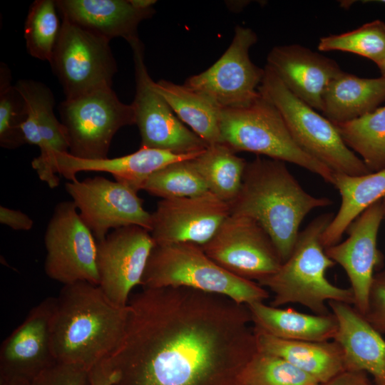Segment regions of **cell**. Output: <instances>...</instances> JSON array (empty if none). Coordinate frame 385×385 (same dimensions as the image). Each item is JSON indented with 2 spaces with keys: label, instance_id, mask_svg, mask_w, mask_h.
Instances as JSON below:
<instances>
[{
  "label": "cell",
  "instance_id": "1",
  "mask_svg": "<svg viewBox=\"0 0 385 385\" xmlns=\"http://www.w3.org/2000/svg\"><path fill=\"white\" fill-rule=\"evenodd\" d=\"M123 337L108 357L113 385H216L240 379L257 351L246 304L177 287L130 296Z\"/></svg>",
  "mask_w": 385,
  "mask_h": 385
},
{
  "label": "cell",
  "instance_id": "2",
  "mask_svg": "<svg viewBox=\"0 0 385 385\" xmlns=\"http://www.w3.org/2000/svg\"><path fill=\"white\" fill-rule=\"evenodd\" d=\"M128 315V305L113 302L99 285L88 282L64 284L56 297L52 319L56 361L89 370L118 346Z\"/></svg>",
  "mask_w": 385,
  "mask_h": 385
},
{
  "label": "cell",
  "instance_id": "3",
  "mask_svg": "<svg viewBox=\"0 0 385 385\" xmlns=\"http://www.w3.org/2000/svg\"><path fill=\"white\" fill-rule=\"evenodd\" d=\"M332 203L307 192L284 162L257 157L247 163L240 190L229 205L230 214L249 217L264 228L283 263L293 251L304 217Z\"/></svg>",
  "mask_w": 385,
  "mask_h": 385
},
{
  "label": "cell",
  "instance_id": "4",
  "mask_svg": "<svg viewBox=\"0 0 385 385\" xmlns=\"http://www.w3.org/2000/svg\"><path fill=\"white\" fill-rule=\"evenodd\" d=\"M334 217L328 212L312 220L299 232L292 252L277 271L257 282L273 292L271 306L297 303L324 315L331 313L326 304L329 302L354 305L351 288L335 286L326 277L335 262L327 255L322 235Z\"/></svg>",
  "mask_w": 385,
  "mask_h": 385
},
{
  "label": "cell",
  "instance_id": "5",
  "mask_svg": "<svg viewBox=\"0 0 385 385\" xmlns=\"http://www.w3.org/2000/svg\"><path fill=\"white\" fill-rule=\"evenodd\" d=\"M143 288L184 287L227 297L240 304L264 302L270 294L252 280L227 271L197 245H155L142 279Z\"/></svg>",
  "mask_w": 385,
  "mask_h": 385
},
{
  "label": "cell",
  "instance_id": "6",
  "mask_svg": "<svg viewBox=\"0 0 385 385\" xmlns=\"http://www.w3.org/2000/svg\"><path fill=\"white\" fill-rule=\"evenodd\" d=\"M220 131L221 143L235 153L291 163L332 183L334 173L299 147L278 109L261 93L245 106L222 108Z\"/></svg>",
  "mask_w": 385,
  "mask_h": 385
},
{
  "label": "cell",
  "instance_id": "7",
  "mask_svg": "<svg viewBox=\"0 0 385 385\" xmlns=\"http://www.w3.org/2000/svg\"><path fill=\"white\" fill-rule=\"evenodd\" d=\"M264 70L258 91L278 109L301 149L333 173L349 175L372 173L346 145L334 123L296 97L268 66Z\"/></svg>",
  "mask_w": 385,
  "mask_h": 385
},
{
  "label": "cell",
  "instance_id": "8",
  "mask_svg": "<svg viewBox=\"0 0 385 385\" xmlns=\"http://www.w3.org/2000/svg\"><path fill=\"white\" fill-rule=\"evenodd\" d=\"M58 109L68 139V153L80 159L108 158L117 131L135 124L132 105L122 103L112 86L65 99Z\"/></svg>",
  "mask_w": 385,
  "mask_h": 385
},
{
  "label": "cell",
  "instance_id": "9",
  "mask_svg": "<svg viewBox=\"0 0 385 385\" xmlns=\"http://www.w3.org/2000/svg\"><path fill=\"white\" fill-rule=\"evenodd\" d=\"M133 51L135 93L133 103L135 124L140 147L178 154L203 150L208 145L192 130L185 127L156 90L145 63L144 46L139 38L128 42Z\"/></svg>",
  "mask_w": 385,
  "mask_h": 385
},
{
  "label": "cell",
  "instance_id": "10",
  "mask_svg": "<svg viewBox=\"0 0 385 385\" xmlns=\"http://www.w3.org/2000/svg\"><path fill=\"white\" fill-rule=\"evenodd\" d=\"M61 19V33L50 63L66 99L112 86L117 63L110 41Z\"/></svg>",
  "mask_w": 385,
  "mask_h": 385
},
{
  "label": "cell",
  "instance_id": "11",
  "mask_svg": "<svg viewBox=\"0 0 385 385\" xmlns=\"http://www.w3.org/2000/svg\"><path fill=\"white\" fill-rule=\"evenodd\" d=\"M44 270L64 284L88 282L98 285L97 241L73 201L56 204L47 225Z\"/></svg>",
  "mask_w": 385,
  "mask_h": 385
},
{
  "label": "cell",
  "instance_id": "12",
  "mask_svg": "<svg viewBox=\"0 0 385 385\" xmlns=\"http://www.w3.org/2000/svg\"><path fill=\"white\" fill-rule=\"evenodd\" d=\"M200 247L227 271L252 281L274 274L282 264L267 232L257 221L244 215L230 214Z\"/></svg>",
  "mask_w": 385,
  "mask_h": 385
},
{
  "label": "cell",
  "instance_id": "13",
  "mask_svg": "<svg viewBox=\"0 0 385 385\" xmlns=\"http://www.w3.org/2000/svg\"><path fill=\"white\" fill-rule=\"evenodd\" d=\"M257 41L251 29L237 26L232 42L207 70L188 78L184 85L205 95L221 108L245 106L257 97L265 70L250 60L249 51Z\"/></svg>",
  "mask_w": 385,
  "mask_h": 385
},
{
  "label": "cell",
  "instance_id": "14",
  "mask_svg": "<svg viewBox=\"0 0 385 385\" xmlns=\"http://www.w3.org/2000/svg\"><path fill=\"white\" fill-rule=\"evenodd\" d=\"M65 189L96 241L111 229L137 225L151 230V213L145 210L137 192L122 183L96 176L68 181Z\"/></svg>",
  "mask_w": 385,
  "mask_h": 385
},
{
  "label": "cell",
  "instance_id": "15",
  "mask_svg": "<svg viewBox=\"0 0 385 385\" xmlns=\"http://www.w3.org/2000/svg\"><path fill=\"white\" fill-rule=\"evenodd\" d=\"M155 245L150 232L137 225L115 229L97 241L98 285L113 302L128 305Z\"/></svg>",
  "mask_w": 385,
  "mask_h": 385
},
{
  "label": "cell",
  "instance_id": "16",
  "mask_svg": "<svg viewBox=\"0 0 385 385\" xmlns=\"http://www.w3.org/2000/svg\"><path fill=\"white\" fill-rule=\"evenodd\" d=\"M230 215L229 204L210 191L161 199L151 213L150 233L155 245L188 242L202 246Z\"/></svg>",
  "mask_w": 385,
  "mask_h": 385
},
{
  "label": "cell",
  "instance_id": "17",
  "mask_svg": "<svg viewBox=\"0 0 385 385\" xmlns=\"http://www.w3.org/2000/svg\"><path fill=\"white\" fill-rule=\"evenodd\" d=\"M15 87L26 107V118L21 125L26 143L40 148V155L32 160L31 166L41 181L55 188L60 182L56 158L69 153V143L63 124L53 112V94L46 85L33 80H20Z\"/></svg>",
  "mask_w": 385,
  "mask_h": 385
},
{
  "label": "cell",
  "instance_id": "18",
  "mask_svg": "<svg viewBox=\"0 0 385 385\" xmlns=\"http://www.w3.org/2000/svg\"><path fill=\"white\" fill-rule=\"evenodd\" d=\"M55 304L54 297L42 300L2 342L0 379L17 377L31 381L57 361L52 346Z\"/></svg>",
  "mask_w": 385,
  "mask_h": 385
},
{
  "label": "cell",
  "instance_id": "19",
  "mask_svg": "<svg viewBox=\"0 0 385 385\" xmlns=\"http://www.w3.org/2000/svg\"><path fill=\"white\" fill-rule=\"evenodd\" d=\"M384 217L383 199L364 210L346 230L342 242L325 248L327 255L346 272L354 295V307L363 316L368 307L374 271L381 266L382 254L377 235Z\"/></svg>",
  "mask_w": 385,
  "mask_h": 385
},
{
  "label": "cell",
  "instance_id": "20",
  "mask_svg": "<svg viewBox=\"0 0 385 385\" xmlns=\"http://www.w3.org/2000/svg\"><path fill=\"white\" fill-rule=\"evenodd\" d=\"M267 66L296 97L320 111L327 86L343 71L334 60L299 44L272 48Z\"/></svg>",
  "mask_w": 385,
  "mask_h": 385
},
{
  "label": "cell",
  "instance_id": "21",
  "mask_svg": "<svg viewBox=\"0 0 385 385\" xmlns=\"http://www.w3.org/2000/svg\"><path fill=\"white\" fill-rule=\"evenodd\" d=\"M337 321L333 340L342 352L345 370L363 371L376 385H385V339L351 304H327Z\"/></svg>",
  "mask_w": 385,
  "mask_h": 385
},
{
  "label": "cell",
  "instance_id": "22",
  "mask_svg": "<svg viewBox=\"0 0 385 385\" xmlns=\"http://www.w3.org/2000/svg\"><path fill=\"white\" fill-rule=\"evenodd\" d=\"M202 151L178 154L140 147L137 151L129 155L96 160L80 159L68 153L57 157L56 167L58 173L69 181L76 180V174L81 171L104 172L111 174L116 181L138 192L155 172L170 163L193 159Z\"/></svg>",
  "mask_w": 385,
  "mask_h": 385
},
{
  "label": "cell",
  "instance_id": "23",
  "mask_svg": "<svg viewBox=\"0 0 385 385\" xmlns=\"http://www.w3.org/2000/svg\"><path fill=\"white\" fill-rule=\"evenodd\" d=\"M61 19L109 41L121 37L128 42L139 38V24L155 14L142 10L130 0H56Z\"/></svg>",
  "mask_w": 385,
  "mask_h": 385
},
{
  "label": "cell",
  "instance_id": "24",
  "mask_svg": "<svg viewBox=\"0 0 385 385\" xmlns=\"http://www.w3.org/2000/svg\"><path fill=\"white\" fill-rule=\"evenodd\" d=\"M257 351L279 356L324 384L345 370L339 345L334 341L286 340L254 328Z\"/></svg>",
  "mask_w": 385,
  "mask_h": 385
},
{
  "label": "cell",
  "instance_id": "25",
  "mask_svg": "<svg viewBox=\"0 0 385 385\" xmlns=\"http://www.w3.org/2000/svg\"><path fill=\"white\" fill-rule=\"evenodd\" d=\"M254 328L286 340L327 342L333 340L337 321L329 314H309L292 309L267 305L264 302L246 304Z\"/></svg>",
  "mask_w": 385,
  "mask_h": 385
},
{
  "label": "cell",
  "instance_id": "26",
  "mask_svg": "<svg viewBox=\"0 0 385 385\" xmlns=\"http://www.w3.org/2000/svg\"><path fill=\"white\" fill-rule=\"evenodd\" d=\"M385 101V78H361L342 71L327 86L322 113L334 124L359 118Z\"/></svg>",
  "mask_w": 385,
  "mask_h": 385
},
{
  "label": "cell",
  "instance_id": "27",
  "mask_svg": "<svg viewBox=\"0 0 385 385\" xmlns=\"http://www.w3.org/2000/svg\"><path fill=\"white\" fill-rule=\"evenodd\" d=\"M331 184L339 191L341 205L322 235L324 248L338 244L353 221L385 197V169L362 175L334 173Z\"/></svg>",
  "mask_w": 385,
  "mask_h": 385
},
{
  "label": "cell",
  "instance_id": "28",
  "mask_svg": "<svg viewBox=\"0 0 385 385\" xmlns=\"http://www.w3.org/2000/svg\"><path fill=\"white\" fill-rule=\"evenodd\" d=\"M178 118L208 145L221 143L222 108L211 98L183 85L160 80L154 83Z\"/></svg>",
  "mask_w": 385,
  "mask_h": 385
},
{
  "label": "cell",
  "instance_id": "29",
  "mask_svg": "<svg viewBox=\"0 0 385 385\" xmlns=\"http://www.w3.org/2000/svg\"><path fill=\"white\" fill-rule=\"evenodd\" d=\"M208 190L230 204L237 195L247 161L222 143L209 145L192 159Z\"/></svg>",
  "mask_w": 385,
  "mask_h": 385
},
{
  "label": "cell",
  "instance_id": "30",
  "mask_svg": "<svg viewBox=\"0 0 385 385\" xmlns=\"http://www.w3.org/2000/svg\"><path fill=\"white\" fill-rule=\"evenodd\" d=\"M334 125L346 145L360 155L371 172L385 169V106Z\"/></svg>",
  "mask_w": 385,
  "mask_h": 385
},
{
  "label": "cell",
  "instance_id": "31",
  "mask_svg": "<svg viewBox=\"0 0 385 385\" xmlns=\"http://www.w3.org/2000/svg\"><path fill=\"white\" fill-rule=\"evenodd\" d=\"M54 0H36L31 5L24 26L29 53L39 60L51 61L62 23Z\"/></svg>",
  "mask_w": 385,
  "mask_h": 385
},
{
  "label": "cell",
  "instance_id": "32",
  "mask_svg": "<svg viewBox=\"0 0 385 385\" xmlns=\"http://www.w3.org/2000/svg\"><path fill=\"white\" fill-rule=\"evenodd\" d=\"M141 190L162 199L195 196L209 191L192 159L170 163L155 172Z\"/></svg>",
  "mask_w": 385,
  "mask_h": 385
},
{
  "label": "cell",
  "instance_id": "33",
  "mask_svg": "<svg viewBox=\"0 0 385 385\" xmlns=\"http://www.w3.org/2000/svg\"><path fill=\"white\" fill-rule=\"evenodd\" d=\"M241 385H320L312 376L286 360L257 351L244 369Z\"/></svg>",
  "mask_w": 385,
  "mask_h": 385
},
{
  "label": "cell",
  "instance_id": "34",
  "mask_svg": "<svg viewBox=\"0 0 385 385\" xmlns=\"http://www.w3.org/2000/svg\"><path fill=\"white\" fill-rule=\"evenodd\" d=\"M317 48L353 53L378 63L385 58V23L375 20L350 31L324 36Z\"/></svg>",
  "mask_w": 385,
  "mask_h": 385
},
{
  "label": "cell",
  "instance_id": "35",
  "mask_svg": "<svg viewBox=\"0 0 385 385\" xmlns=\"http://www.w3.org/2000/svg\"><path fill=\"white\" fill-rule=\"evenodd\" d=\"M9 67L0 65V145L14 149L26 143L21 125L26 118L24 98L11 84Z\"/></svg>",
  "mask_w": 385,
  "mask_h": 385
},
{
  "label": "cell",
  "instance_id": "36",
  "mask_svg": "<svg viewBox=\"0 0 385 385\" xmlns=\"http://www.w3.org/2000/svg\"><path fill=\"white\" fill-rule=\"evenodd\" d=\"M30 385H91L88 370L56 361L35 377Z\"/></svg>",
  "mask_w": 385,
  "mask_h": 385
},
{
  "label": "cell",
  "instance_id": "37",
  "mask_svg": "<svg viewBox=\"0 0 385 385\" xmlns=\"http://www.w3.org/2000/svg\"><path fill=\"white\" fill-rule=\"evenodd\" d=\"M364 317L376 331L385 334V270L374 276Z\"/></svg>",
  "mask_w": 385,
  "mask_h": 385
},
{
  "label": "cell",
  "instance_id": "38",
  "mask_svg": "<svg viewBox=\"0 0 385 385\" xmlns=\"http://www.w3.org/2000/svg\"><path fill=\"white\" fill-rule=\"evenodd\" d=\"M0 222L15 230L27 231L34 225V221L20 210L0 206Z\"/></svg>",
  "mask_w": 385,
  "mask_h": 385
},
{
  "label": "cell",
  "instance_id": "39",
  "mask_svg": "<svg viewBox=\"0 0 385 385\" xmlns=\"http://www.w3.org/2000/svg\"><path fill=\"white\" fill-rule=\"evenodd\" d=\"M88 374L91 385H113L117 377L108 357L91 368Z\"/></svg>",
  "mask_w": 385,
  "mask_h": 385
},
{
  "label": "cell",
  "instance_id": "40",
  "mask_svg": "<svg viewBox=\"0 0 385 385\" xmlns=\"http://www.w3.org/2000/svg\"><path fill=\"white\" fill-rule=\"evenodd\" d=\"M320 385H374L363 371L344 370Z\"/></svg>",
  "mask_w": 385,
  "mask_h": 385
},
{
  "label": "cell",
  "instance_id": "41",
  "mask_svg": "<svg viewBox=\"0 0 385 385\" xmlns=\"http://www.w3.org/2000/svg\"><path fill=\"white\" fill-rule=\"evenodd\" d=\"M131 4L138 9L145 10L153 8V6L157 2L155 0H130Z\"/></svg>",
  "mask_w": 385,
  "mask_h": 385
},
{
  "label": "cell",
  "instance_id": "42",
  "mask_svg": "<svg viewBox=\"0 0 385 385\" xmlns=\"http://www.w3.org/2000/svg\"><path fill=\"white\" fill-rule=\"evenodd\" d=\"M28 380L21 378H11L9 379H0V385H30Z\"/></svg>",
  "mask_w": 385,
  "mask_h": 385
},
{
  "label": "cell",
  "instance_id": "43",
  "mask_svg": "<svg viewBox=\"0 0 385 385\" xmlns=\"http://www.w3.org/2000/svg\"><path fill=\"white\" fill-rule=\"evenodd\" d=\"M376 65L378 66L380 70L381 76L385 78V58L383 60H381L380 62L376 63Z\"/></svg>",
  "mask_w": 385,
  "mask_h": 385
},
{
  "label": "cell",
  "instance_id": "44",
  "mask_svg": "<svg viewBox=\"0 0 385 385\" xmlns=\"http://www.w3.org/2000/svg\"><path fill=\"white\" fill-rule=\"evenodd\" d=\"M383 204H384V216H385V197L383 199Z\"/></svg>",
  "mask_w": 385,
  "mask_h": 385
},
{
  "label": "cell",
  "instance_id": "45",
  "mask_svg": "<svg viewBox=\"0 0 385 385\" xmlns=\"http://www.w3.org/2000/svg\"><path fill=\"white\" fill-rule=\"evenodd\" d=\"M378 1L381 2V3H384V4H385V0Z\"/></svg>",
  "mask_w": 385,
  "mask_h": 385
}]
</instances>
